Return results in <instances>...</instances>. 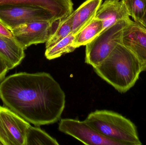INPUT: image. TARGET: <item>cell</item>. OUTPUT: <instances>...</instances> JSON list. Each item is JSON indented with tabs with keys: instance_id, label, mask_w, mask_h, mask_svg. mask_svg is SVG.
<instances>
[{
	"instance_id": "7a4b0ae2",
	"label": "cell",
	"mask_w": 146,
	"mask_h": 145,
	"mask_svg": "<svg viewBox=\"0 0 146 145\" xmlns=\"http://www.w3.org/2000/svg\"><path fill=\"white\" fill-rule=\"evenodd\" d=\"M93 68L99 76L121 93L134 86L143 72L138 59L122 43L118 44L100 65Z\"/></svg>"
},
{
	"instance_id": "52a82bcc",
	"label": "cell",
	"mask_w": 146,
	"mask_h": 145,
	"mask_svg": "<svg viewBox=\"0 0 146 145\" xmlns=\"http://www.w3.org/2000/svg\"><path fill=\"white\" fill-rule=\"evenodd\" d=\"M60 132L89 145H122L121 143L103 136L85 121L64 118L60 120Z\"/></svg>"
},
{
	"instance_id": "e0dca14e",
	"label": "cell",
	"mask_w": 146,
	"mask_h": 145,
	"mask_svg": "<svg viewBox=\"0 0 146 145\" xmlns=\"http://www.w3.org/2000/svg\"><path fill=\"white\" fill-rule=\"evenodd\" d=\"M59 145L57 140L37 126L29 127L27 135L26 145Z\"/></svg>"
},
{
	"instance_id": "ac0fdd59",
	"label": "cell",
	"mask_w": 146,
	"mask_h": 145,
	"mask_svg": "<svg viewBox=\"0 0 146 145\" xmlns=\"http://www.w3.org/2000/svg\"><path fill=\"white\" fill-rule=\"evenodd\" d=\"M125 6L129 15L133 21L139 23L146 10V0H121Z\"/></svg>"
},
{
	"instance_id": "ba28073f",
	"label": "cell",
	"mask_w": 146,
	"mask_h": 145,
	"mask_svg": "<svg viewBox=\"0 0 146 145\" xmlns=\"http://www.w3.org/2000/svg\"><path fill=\"white\" fill-rule=\"evenodd\" d=\"M55 21H36L21 25L11 31L25 50L32 45L46 43L54 31Z\"/></svg>"
},
{
	"instance_id": "d6986e66",
	"label": "cell",
	"mask_w": 146,
	"mask_h": 145,
	"mask_svg": "<svg viewBox=\"0 0 146 145\" xmlns=\"http://www.w3.org/2000/svg\"><path fill=\"white\" fill-rule=\"evenodd\" d=\"M9 70L7 63L0 56V77L2 81L6 77V75Z\"/></svg>"
},
{
	"instance_id": "603a6c76",
	"label": "cell",
	"mask_w": 146,
	"mask_h": 145,
	"mask_svg": "<svg viewBox=\"0 0 146 145\" xmlns=\"http://www.w3.org/2000/svg\"><path fill=\"white\" fill-rule=\"evenodd\" d=\"M0 145H2V144H1V142H0Z\"/></svg>"
},
{
	"instance_id": "44dd1931",
	"label": "cell",
	"mask_w": 146,
	"mask_h": 145,
	"mask_svg": "<svg viewBox=\"0 0 146 145\" xmlns=\"http://www.w3.org/2000/svg\"><path fill=\"white\" fill-rule=\"evenodd\" d=\"M139 23L146 28V10L145 14Z\"/></svg>"
},
{
	"instance_id": "ffe728a7",
	"label": "cell",
	"mask_w": 146,
	"mask_h": 145,
	"mask_svg": "<svg viewBox=\"0 0 146 145\" xmlns=\"http://www.w3.org/2000/svg\"><path fill=\"white\" fill-rule=\"evenodd\" d=\"M0 35L9 38H14L12 32L1 22H0Z\"/></svg>"
},
{
	"instance_id": "7c38bea8",
	"label": "cell",
	"mask_w": 146,
	"mask_h": 145,
	"mask_svg": "<svg viewBox=\"0 0 146 145\" xmlns=\"http://www.w3.org/2000/svg\"><path fill=\"white\" fill-rule=\"evenodd\" d=\"M102 0H86L73 12L72 33L75 35L95 18Z\"/></svg>"
},
{
	"instance_id": "9c48e42d",
	"label": "cell",
	"mask_w": 146,
	"mask_h": 145,
	"mask_svg": "<svg viewBox=\"0 0 146 145\" xmlns=\"http://www.w3.org/2000/svg\"><path fill=\"white\" fill-rule=\"evenodd\" d=\"M121 43L129 49L139 61L142 71L146 70V28L131 20L123 30Z\"/></svg>"
},
{
	"instance_id": "7402d4cb",
	"label": "cell",
	"mask_w": 146,
	"mask_h": 145,
	"mask_svg": "<svg viewBox=\"0 0 146 145\" xmlns=\"http://www.w3.org/2000/svg\"><path fill=\"white\" fill-rule=\"evenodd\" d=\"M2 81V80L1 78L0 77V81Z\"/></svg>"
},
{
	"instance_id": "5bb4252c",
	"label": "cell",
	"mask_w": 146,
	"mask_h": 145,
	"mask_svg": "<svg viewBox=\"0 0 146 145\" xmlns=\"http://www.w3.org/2000/svg\"><path fill=\"white\" fill-rule=\"evenodd\" d=\"M103 23L94 18L92 21L75 35L73 46L76 49L86 46L92 42L103 31Z\"/></svg>"
},
{
	"instance_id": "2e32d148",
	"label": "cell",
	"mask_w": 146,
	"mask_h": 145,
	"mask_svg": "<svg viewBox=\"0 0 146 145\" xmlns=\"http://www.w3.org/2000/svg\"><path fill=\"white\" fill-rule=\"evenodd\" d=\"M74 37V35L71 33L54 45L46 48L44 54L46 58L49 60L54 59L73 52L76 49L73 46Z\"/></svg>"
},
{
	"instance_id": "8fae6325",
	"label": "cell",
	"mask_w": 146,
	"mask_h": 145,
	"mask_svg": "<svg viewBox=\"0 0 146 145\" xmlns=\"http://www.w3.org/2000/svg\"><path fill=\"white\" fill-rule=\"evenodd\" d=\"M129 17L121 0H106L98 9L95 18L102 21L103 31L118 21L131 20Z\"/></svg>"
},
{
	"instance_id": "9a60e30c",
	"label": "cell",
	"mask_w": 146,
	"mask_h": 145,
	"mask_svg": "<svg viewBox=\"0 0 146 145\" xmlns=\"http://www.w3.org/2000/svg\"><path fill=\"white\" fill-rule=\"evenodd\" d=\"M73 12L64 19L55 22L54 31L46 43V48L50 47L72 33Z\"/></svg>"
},
{
	"instance_id": "277c9868",
	"label": "cell",
	"mask_w": 146,
	"mask_h": 145,
	"mask_svg": "<svg viewBox=\"0 0 146 145\" xmlns=\"http://www.w3.org/2000/svg\"><path fill=\"white\" fill-rule=\"evenodd\" d=\"M121 20L103 30L86 45L85 62L95 68L100 64L118 44L121 43L123 32L128 22Z\"/></svg>"
},
{
	"instance_id": "5b68a950",
	"label": "cell",
	"mask_w": 146,
	"mask_h": 145,
	"mask_svg": "<svg viewBox=\"0 0 146 145\" xmlns=\"http://www.w3.org/2000/svg\"><path fill=\"white\" fill-rule=\"evenodd\" d=\"M36 21L57 20L42 9L22 4H0V22L10 31L21 25Z\"/></svg>"
},
{
	"instance_id": "4fadbf2b",
	"label": "cell",
	"mask_w": 146,
	"mask_h": 145,
	"mask_svg": "<svg viewBox=\"0 0 146 145\" xmlns=\"http://www.w3.org/2000/svg\"><path fill=\"white\" fill-rule=\"evenodd\" d=\"M25 50L15 38L0 35V56L7 63L9 70L20 64L25 57Z\"/></svg>"
},
{
	"instance_id": "8992f818",
	"label": "cell",
	"mask_w": 146,
	"mask_h": 145,
	"mask_svg": "<svg viewBox=\"0 0 146 145\" xmlns=\"http://www.w3.org/2000/svg\"><path fill=\"white\" fill-rule=\"evenodd\" d=\"M30 123L5 106L0 105V142L2 145H26Z\"/></svg>"
},
{
	"instance_id": "30bf717a",
	"label": "cell",
	"mask_w": 146,
	"mask_h": 145,
	"mask_svg": "<svg viewBox=\"0 0 146 145\" xmlns=\"http://www.w3.org/2000/svg\"><path fill=\"white\" fill-rule=\"evenodd\" d=\"M19 4L42 9L50 13L56 20L66 18L73 12L72 0H0V4Z\"/></svg>"
},
{
	"instance_id": "3957f363",
	"label": "cell",
	"mask_w": 146,
	"mask_h": 145,
	"mask_svg": "<svg viewBox=\"0 0 146 145\" xmlns=\"http://www.w3.org/2000/svg\"><path fill=\"white\" fill-rule=\"evenodd\" d=\"M85 121L103 136L122 145L142 144L134 123L119 113L97 110L89 114Z\"/></svg>"
},
{
	"instance_id": "6da1fadb",
	"label": "cell",
	"mask_w": 146,
	"mask_h": 145,
	"mask_svg": "<svg viewBox=\"0 0 146 145\" xmlns=\"http://www.w3.org/2000/svg\"><path fill=\"white\" fill-rule=\"evenodd\" d=\"M0 99L4 106L35 126L60 121L65 109L66 95L49 73L19 72L0 83Z\"/></svg>"
}]
</instances>
